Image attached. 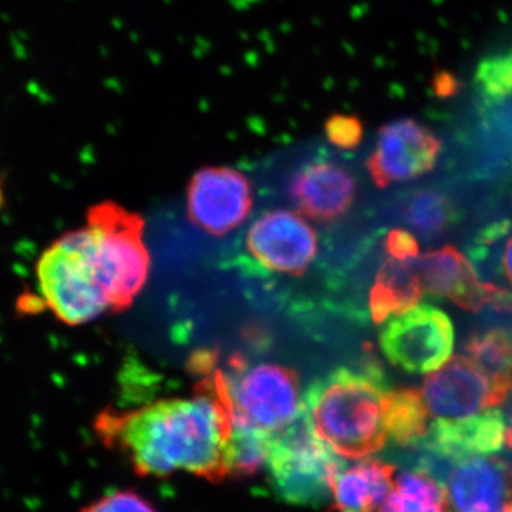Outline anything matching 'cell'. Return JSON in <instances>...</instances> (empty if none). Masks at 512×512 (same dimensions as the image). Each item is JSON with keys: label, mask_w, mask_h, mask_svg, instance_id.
<instances>
[{"label": "cell", "mask_w": 512, "mask_h": 512, "mask_svg": "<svg viewBox=\"0 0 512 512\" xmlns=\"http://www.w3.org/2000/svg\"><path fill=\"white\" fill-rule=\"evenodd\" d=\"M505 447L508 448V450L512 453V426L508 427L507 430V444H505Z\"/></svg>", "instance_id": "27"}, {"label": "cell", "mask_w": 512, "mask_h": 512, "mask_svg": "<svg viewBox=\"0 0 512 512\" xmlns=\"http://www.w3.org/2000/svg\"><path fill=\"white\" fill-rule=\"evenodd\" d=\"M227 376L207 375L202 390L217 397L231 417L235 429H248L264 436L284 433L305 413V394L298 376L281 365L234 366Z\"/></svg>", "instance_id": "3"}, {"label": "cell", "mask_w": 512, "mask_h": 512, "mask_svg": "<svg viewBox=\"0 0 512 512\" xmlns=\"http://www.w3.org/2000/svg\"><path fill=\"white\" fill-rule=\"evenodd\" d=\"M419 275L412 261L387 258L376 275L369 296L370 315L376 323H383L402 315L419 303L423 296Z\"/></svg>", "instance_id": "16"}, {"label": "cell", "mask_w": 512, "mask_h": 512, "mask_svg": "<svg viewBox=\"0 0 512 512\" xmlns=\"http://www.w3.org/2000/svg\"><path fill=\"white\" fill-rule=\"evenodd\" d=\"M396 467L380 460H362L343 467L333 483L339 512H376L392 491Z\"/></svg>", "instance_id": "15"}, {"label": "cell", "mask_w": 512, "mask_h": 512, "mask_svg": "<svg viewBox=\"0 0 512 512\" xmlns=\"http://www.w3.org/2000/svg\"><path fill=\"white\" fill-rule=\"evenodd\" d=\"M36 278L46 308L67 325H83L110 309L94 271L87 225L45 249L37 261Z\"/></svg>", "instance_id": "5"}, {"label": "cell", "mask_w": 512, "mask_h": 512, "mask_svg": "<svg viewBox=\"0 0 512 512\" xmlns=\"http://www.w3.org/2000/svg\"><path fill=\"white\" fill-rule=\"evenodd\" d=\"M291 197L301 214L311 220H339L352 208L357 184L348 168L328 158H316L292 178Z\"/></svg>", "instance_id": "13"}, {"label": "cell", "mask_w": 512, "mask_h": 512, "mask_svg": "<svg viewBox=\"0 0 512 512\" xmlns=\"http://www.w3.org/2000/svg\"><path fill=\"white\" fill-rule=\"evenodd\" d=\"M3 202V190H2V181H0V207H2Z\"/></svg>", "instance_id": "28"}, {"label": "cell", "mask_w": 512, "mask_h": 512, "mask_svg": "<svg viewBox=\"0 0 512 512\" xmlns=\"http://www.w3.org/2000/svg\"><path fill=\"white\" fill-rule=\"evenodd\" d=\"M187 204L195 227L221 237L247 220L252 208L251 185L232 168H204L191 180Z\"/></svg>", "instance_id": "12"}, {"label": "cell", "mask_w": 512, "mask_h": 512, "mask_svg": "<svg viewBox=\"0 0 512 512\" xmlns=\"http://www.w3.org/2000/svg\"><path fill=\"white\" fill-rule=\"evenodd\" d=\"M448 505L443 481L419 464L394 477L392 491L377 512H450Z\"/></svg>", "instance_id": "17"}, {"label": "cell", "mask_w": 512, "mask_h": 512, "mask_svg": "<svg viewBox=\"0 0 512 512\" xmlns=\"http://www.w3.org/2000/svg\"><path fill=\"white\" fill-rule=\"evenodd\" d=\"M87 227L92 231L94 269L110 309H126L146 285L150 268L143 218L103 202L90 208Z\"/></svg>", "instance_id": "4"}, {"label": "cell", "mask_w": 512, "mask_h": 512, "mask_svg": "<svg viewBox=\"0 0 512 512\" xmlns=\"http://www.w3.org/2000/svg\"><path fill=\"white\" fill-rule=\"evenodd\" d=\"M245 251L261 271L301 275L318 254V234L295 212L269 211L249 228Z\"/></svg>", "instance_id": "9"}, {"label": "cell", "mask_w": 512, "mask_h": 512, "mask_svg": "<svg viewBox=\"0 0 512 512\" xmlns=\"http://www.w3.org/2000/svg\"><path fill=\"white\" fill-rule=\"evenodd\" d=\"M423 291L448 299L458 308L478 312L487 306V284L457 248L443 247L413 259Z\"/></svg>", "instance_id": "14"}, {"label": "cell", "mask_w": 512, "mask_h": 512, "mask_svg": "<svg viewBox=\"0 0 512 512\" xmlns=\"http://www.w3.org/2000/svg\"><path fill=\"white\" fill-rule=\"evenodd\" d=\"M345 461L313 433L305 413L271 441L266 468L276 493L298 505H315L332 497L333 483Z\"/></svg>", "instance_id": "6"}, {"label": "cell", "mask_w": 512, "mask_h": 512, "mask_svg": "<svg viewBox=\"0 0 512 512\" xmlns=\"http://www.w3.org/2000/svg\"><path fill=\"white\" fill-rule=\"evenodd\" d=\"M94 427L103 443L123 451L143 476L178 471L214 481L234 476V424L224 404L205 390L133 412H104Z\"/></svg>", "instance_id": "1"}, {"label": "cell", "mask_w": 512, "mask_h": 512, "mask_svg": "<svg viewBox=\"0 0 512 512\" xmlns=\"http://www.w3.org/2000/svg\"><path fill=\"white\" fill-rule=\"evenodd\" d=\"M79 512H157L144 498L131 491L106 495Z\"/></svg>", "instance_id": "23"}, {"label": "cell", "mask_w": 512, "mask_h": 512, "mask_svg": "<svg viewBox=\"0 0 512 512\" xmlns=\"http://www.w3.org/2000/svg\"><path fill=\"white\" fill-rule=\"evenodd\" d=\"M325 131L329 143L340 150H355L362 143L363 124L353 116L335 114L326 121Z\"/></svg>", "instance_id": "22"}, {"label": "cell", "mask_w": 512, "mask_h": 512, "mask_svg": "<svg viewBox=\"0 0 512 512\" xmlns=\"http://www.w3.org/2000/svg\"><path fill=\"white\" fill-rule=\"evenodd\" d=\"M421 392L431 423L473 419L507 400L467 356L451 357L430 373Z\"/></svg>", "instance_id": "11"}, {"label": "cell", "mask_w": 512, "mask_h": 512, "mask_svg": "<svg viewBox=\"0 0 512 512\" xmlns=\"http://www.w3.org/2000/svg\"><path fill=\"white\" fill-rule=\"evenodd\" d=\"M387 437L403 447L417 448L429 436L431 417L423 392L416 387L389 390L384 403Z\"/></svg>", "instance_id": "18"}, {"label": "cell", "mask_w": 512, "mask_h": 512, "mask_svg": "<svg viewBox=\"0 0 512 512\" xmlns=\"http://www.w3.org/2000/svg\"><path fill=\"white\" fill-rule=\"evenodd\" d=\"M477 82L487 99L500 100L512 96V50L481 63Z\"/></svg>", "instance_id": "21"}, {"label": "cell", "mask_w": 512, "mask_h": 512, "mask_svg": "<svg viewBox=\"0 0 512 512\" xmlns=\"http://www.w3.org/2000/svg\"><path fill=\"white\" fill-rule=\"evenodd\" d=\"M501 272L507 279L508 284L512 285V235L507 239L504 244L503 254H501L500 261Z\"/></svg>", "instance_id": "26"}, {"label": "cell", "mask_w": 512, "mask_h": 512, "mask_svg": "<svg viewBox=\"0 0 512 512\" xmlns=\"http://www.w3.org/2000/svg\"><path fill=\"white\" fill-rule=\"evenodd\" d=\"M464 349L468 359L508 399L512 392V333L503 328L481 330L470 336Z\"/></svg>", "instance_id": "19"}, {"label": "cell", "mask_w": 512, "mask_h": 512, "mask_svg": "<svg viewBox=\"0 0 512 512\" xmlns=\"http://www.w3.org/2000/svg\"><path fill=\"white\" fill-rule=\"evenodd\" d=\"M443 143L429 127L413 119L392 121L380 128L375 150L366 161L379 188L416 180L436 165Z\"/></svg>", "instance_id": "10"}, {"label": "cell", "mask_w": 512, "mask_h": 512, "mask_svg": "<svg viewBox=\"0 0 512 512\" xmlns=\"http://www.w3.org/2000/svg\"><path fill=\"white\" fill-rule=\"evenodd\" d=\"M500 453L461 457L431 470L454 512H504L512 503V453L507 447Z\"/></svg>", "instance_id": "8"}, {"label": "cell", "mask_w": 512, "mask_h": 512, "mask_svg": "<svg viewBox=\"0 0 512 512\" xmlns=\"http://www.w3.org/2000/svg\"><path fill=\"white\" fill-rule=\"evenodd\" d=\"M380 346L389 362L406 372H434L451 359L453 322L434 306L416 305L384 325Z\"/></svg>", "instance_id": "7"}, {"label": "cell", "mask_w": 512, "mask_h": 512, "mask_svg": "<svg viewBox=\"0 0 512 512\" xmlns=\"http://www.w3.org/2000/svg\"><path fill=\"white\" fill-rule=\"evenodd\" d=\"M389 393L382 369L340 367L305 393V416L313 433L342 458L365 460L386 446L384 403Z\"/></svg>", "instance_id": "2"}, {"label": "cell", "mask_w": 512, "mask_h": 512, "mask_svg": "<svg viewBox=\"0 0 512 512\" xmlns=\"http://www.w3.org/2000/svg\"><path fill=\"white\" fill-rule=\"evenodd\" d=\"M487 306L500 313L512 315V292L493 284H487Z\"/></svg>", "instance_id": "25"}, {"label": "cell", "mask_w": 512, "mask_h": 512, "mask_svg": "<svg viewBox=\"0 0 512 512\" xmlns=\"http://www.w3.org/2000/svg\"><path fill=\"white\" fill-rule=\"evenodd\" d=\"M384 248L390 258L412 261L420 256V245L413 234L402 228H394L384 239Z\"/></svg>", "instance_id": "24"}, {"label": "cell", "mask_w": 512, "mask_h": 512, "mask_svg": "<svg viewBox=\"0 0 512 512\" xmlns=\"http://www.w3.org/2000/svg\"><path fill=\"white\" fill-rule=\"evenodd\" d=\"M402 218L424 239H437L451 231L458 220L456 202L444 192L423 188L413 191L402 205Z\"/></svg>", "instance_id": "20"}]
</instances>
